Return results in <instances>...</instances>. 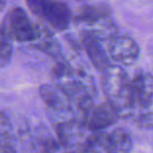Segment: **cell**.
I'll return each mask as SVG.
<instances>
[{"mask_svg": "<svg viewBox=\"0 0 153 153\" xmlns=\"http://www.w3.org/2000/svg\"><path fill=\"white\" fill-rule=\"evenodd\" d=\"M128 119L140 128H153V76L148 72H138L131 78Z\"/></svg>", "mask_w": 153, "mask_h": 153, "instance_id": "obj_1", "label": "cell"}, {"mask_svg": "<svg viewBox=\"0 0 153 153\" xmlns=\"http://www.w3.org/2000/svg\"><path fill=\"white\" fill-rule=\"evenodd\" d=\"M102 72V87L107 101L114 107L120 117L128 119L131 78L119 65H109Z\"/></svg>", "mask_w": 153, "mask_h": 153, "instance_id": "obj_2", "label": "cell"}, {"mask_svg": "<svg viewBox=\"0 0 153 153\" xmlns=\"http://www.w3.org/2000/svg\"><path fill=\"white\" fill-rule=\"evenodd\" d=\"M0 28L11 41L19 43L37 42L42 37V28L36 24L21 7H14L5 15Z\"/></svg>", "mask_w": 153, "mask_h": 153, "instance_id": "obj_3", "label": "cell"}, {"mask_svg": "<svg viewBox=\"0 0 153 153\" xmlns=\"http://www.w3.org/2000/svg\"><path fill=\"white\" fill-rule=\"evenodd\" d=\"M78 122L85 129L91 131L105 130L117 123L120 117L115 108L107 101L100 105H94V100L84 102L76 107Z\"/></svg>", "mask_w": 153, "mask_h": 153, "instance_id": "obj_4", "label": "cell"}, {"mask_svg": "<svg viewBox=\"0 0 153 153\" xmlns=\"http://www.w3.org/2000/svg\"><path fill=\"white\" fill-rule=\"evenodd\" d=\"M33 14L48 27L58 32L65 30L70 22V11L62 0H25Z\"/></svg>", "mask_w": 153, "mask_h": 153, "instance_id": "obj_5", "label": "cell"}, {"mask_svg": "<svg viewBox=\"0 0 153 153\" xmlns=\"http://www.w3.org/2000/svg\"><path fill=\"white\" fill-rule=\"evenodd\" d=\"M107 53L119 65H131L140 57L137 43L129 36L113 34L107 39Z\"/></svg>", "mask_w": 153, "mask_h": 153, "instance_id": "obj_6", "label": "cell"}, {"mask_svg": "<svg viewBox=\"0 0 153 153\" xmlns=\"http://www.w3.org/2000/svg\"><path fill=\"white\" fill-rule=\"evenodd\" d=\"M83 47L87 53L88 58L91 61L92 65L98 70L103 71L106 69L110 64H109V57L107 51H105L100 42V38L97 36L94 33L90 30L83 32Z\"/></svg>", "mask_w": 153, "mask_h": 153, "instance_id": "obj_7", "label": "cell"}, {"mask_svg": "<svg viewBox=\"0 0 153 153\" xmlns=\"http://www.w3.org/2000/svg\"><path fill=\"white\" fill-rule=\"evenodd\" d=\"M40 96L46 106L55 111H66L71 109L72 101L67 96L63 94L57 86L53 85H42L40 87Z\"/></svg>", "mask_w": 153, "mask_h": 153, "instance_id": "obj_8", "label": "cell"}, {"mask_svg": "<svg viewBox=\"0 0 153 153\" xmlns=\"http://www.w3.org/2000/svg\"><path fill=\"white\" fill-rule=\"evenodd\" d=\"M78 21L81 23H85L88 25H94L98 23H108L111 22L109 18V12L106 7H94V5H87L84 7L80 11L76 17Z\"/></svg>", "mask_w": 153, "mask_h": 153, "instance_id": "obj_9", "label": "cell"}, {"mask_svg": "<svg viewBox=\"0 0 153 153\" xmlns=\"http://www.w3.org/2000/svg\"><path fill=\"white\" fill-rule=\"evenodd\" d=\"M110 152H128L132 149L130 132L123 127L115 128L108 132Z\"/></svg>", "mask_w": 153, "mask_h": 153, "instance_id": "obj_10", "label": "cell"}, {"mask_svg": "<svg viewBox=\"0 0 153 153\" xmlns=\"http://www.w3.org/2000/svg\"><path fill=\"white\" fill-rule=\"evenodd\" d=\"M10 152H16L12 134V125L9 117L3 112H0V153Z\"/></svg>", "mask_w": 153, "mask_h": 153, "instance_id": "obj_11", "label": "cell"}, {"mask_svg": "<svg viewBox=\"0 0 153 153\" xmlns=\"http://www.w3.org/2000/svg\"><path fill=\"white\" fill-rule=\"evenodd\" d=\"M13 55L12 41L0 28V67H5L10 63Z\"/></svg>", "mask_w": 153, "mask_h": 153, "instance_id": "obj_12", "label": "cell"}, {"mask_svg": "<svg viewBox=\"0 0 153 153\" xmlns=\"http://www.w3.org/2000/svg\"><path fill=\"white\" fill-rule=\"evenodd\" d=\"M7 0H0V12L2 11L3 9L5 7V4H7Z\"/></svg>", "mask_w": 153, "mask_h": 153, "instance_id": "obj_13", "label": "cell"}]
</instances>
